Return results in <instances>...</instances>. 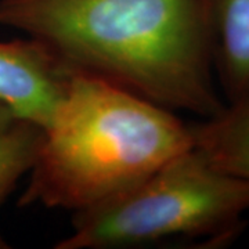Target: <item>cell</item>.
I'll return each instance as SVG.
<instances>
[{
	"mask_svg": "<svg viewBox=\"0 0 249 249\" xmlns=\"http://www.w3.org/2000/svg\"><path fill=\"white\" fill-rule=\"evenodd\" d=\"M0 27L72 72L204 119L226 103L213 80L208 0H0Z\"/></svg>",
	"mask_w": 249,
	"mask_h": 249,
	"instance_id": "6da1fadb",
	"label": "cell"
},
{
	"mask_svg": "<svg viewBox=\"0 0 249 249\" xmlns=\"http://www.w3.org/2000/svg\"><path fill=\"white\" fill-rule=\"evenodd\" d=\"M193 147L191 124L175 111L72 72L18 205L82 212L133 188Z\"/></svg>",
	"mask_w": 249,
	"mask_h": 249,
	"instance_id": "7a4b0ae2",
	"label": "cell"
},
{
	"mask_svg": "<svg viewBox=\"0 0 249 249\" xmlns=\"http://www.w3.org/2000/svg\"><path fill=\"white\" fill-rule=\"evenodd\" d=\"M248 211L249 178L193 147L133 188L72 213L71 234L54 248H136L178 238L219 244L240 231Z\"/></svg>",
	"mask_w": 249,
	"mask_h": 249,
	"instance_id": "3957f363",
	"label": "cell"
},
{
	"mask_svg": "<svg viewBox=\"0 0 249 249\" xmlns=\"http://www.w3.org/2000/svg\"><path fill=\"white\" fill-rule=\"evenodd\" d=\"M71 75L50 50L31 37L0 40V101L21 121L46 129Z\"/></svg>",
	"mask_w": 249,
	"mask_h": 249,
	"instance_id": "277c9868",
	"label": "cell"
},
{
	"mask_svg": "<svg viewBox=\"0 0 249 249\" xmlns=\"http://www.w3.org/2000/svg\"><path fill=\"white\" fill-rule=\"evenodd\" d=\"M212 64L227 101L249 97V0H208Z\"/></svg>",
	"mask_w": 249,
	"mask_h": 249,
	"instance_id": "5b68a950",
	"label": "cell"
},
{
	"mask_svg": "<svg viewBox=\"0 0 249 249\" xmlns=\"http://www.w3.org/2000/svg\"><path fill=\"white\" fill-rule=\"evenodd\" d=\"M194 147L220 169L249 178V97L226 104L219 115L191 124Z\"/></svg>",
	"mask_w": 249,
	"mask_h": 249,
	"instance_id": "8992f818",
	"label": "cell"
},
{
	"mask_svg": "<svg viewBox=\"0 0 249 249\" xmlns=\"http://www.w3.org/2000/svg\"><path fill=\"white\" fill-rule=\"evenodd\" d=\"M42 137L43 129L21 119L0 137V206L29 172ZM6 247L0 237V248Z\"/></svg>",
	"mask_w": 249,
	"mask_h": 249,
	"instance_id": "52a82bcc",
	"label": "cell"
},
{
	"mask_svg": "<svg viewBox=\"0 0 249 249\" xmlns=\"http://www.w3.org/2000/svg\"><path fill=\"white\" fill-rule=\"evenodd\" d=\"M18 121L19 119L16 116V114L4 103L0 101V137L7 133Z\"/></svg>",
	"mask_w": 249,
	"mask_h": 249,
	"instance_id": "ba28073f",
	"label": "cell"
}]
</instances>
